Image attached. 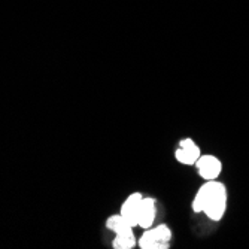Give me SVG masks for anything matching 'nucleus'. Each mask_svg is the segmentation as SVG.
<instances>
[{
    "instance_id": "39448f33",
    "label": "nucleus",
    "mask_w": 249,
    "mask_h": 249,
    "mask_svg": "<svg viewBox=\"0 0 249 249\" xmlns=\"http://www.w3.org/2000/svg\"><path fill=\"white\" fill-rule=\"evenodd\" d=\"M200 155H201V151H200L198 145L190 138L180 141L179 146L175 151V158L180 164H185V166L196 164V161L200 158Z\"/></svg>"
},
{
    "instance_id": "20e7f679",
    "label": "nucleus",
    "mask_w": 249,
    "mask_h": 249,
    "mask_svg": "<svg viewBox=\"0 0 249 249\" xmlns=\"http://www.w3.org/2000/svg\"><path fill=\"white\" fill-rule=\"evenodd\" d=\"M142 200L143 196L142 193H131L121 205L120 213L127 219V222L131 227H138V221H139V212L142 206Z\"/></svg>"
},
{
    "instance_id": "7ed1b4c3",
    "label": "nucleus",
    "mask_w": 249,
    "mask_h": 249,
    "mask_svg": "<svg viewBox=\"0 0 249 249\" xmlns=\"http://www.w3.org/2000/svg\"><path fill=\"white\" fill-rule=\"evenodd\" d=\"M198 170V175L205 179V180H215L219 178L222 172V163L219 158L211 154L200 155V158L194 164Z\"/></svg>"
},
{
    "instance_id": "f257e3e1",
    "label": "nucleus",
    "mask_w": 249,
    "mask_h": 249,
    "mask_svg": "<svg viewBox=\"0 0 249 249\" xmlns=\"http://www.w3.org/2000/svg\"><path fill=\"white\" fill-rule=\"evenodd\" d=\"M193 211L197 213H205L211 221H221L227 211V188L218 179L206 180L203 184L194 200Z\"/></svg>"
},
{
    "instance_id": "423d86ee",
    "label": "nucleus",
    "mask_w": 249,
    "mask_h": 249,
    "mask_svg": "<svg viewBox=\"0 0 249 249\" xmlns=\"http://www.w3.org/2000/svg\"><path fill=\"white\" fill-rule=\"evenodd\" d=\"M157 218V200L154 197H143L142 200V206L139 212V221H138V227L146 230L152 227Z\"/></svg>"
},
{
    "instance_id": "0eeeda50",
    "label": "nucleus",
    "mask_w": 249,
    "mask_h": 249,
    "mask_svg": "<svg viewBox=\"0 0 249 249\" xmlns=\"http://www.w3.org/2000/svg\"><path fill=\"white\" fill-rule=\"evenodd\" d=\"M106 227L114 231L115 236H121V234H130L133 233V229L131 225L127 222V219L121 215V213H117V215H112L106 219Z\"/></svg>"
},
{
    "instance_id": "f03ea898",
    "label": "nucleus",
    "mask_w": 249,
    "mask_h": 249,
    "mask_svg": "<svg viewBox=\"0 0 249 249\" xmlns=\"http://www.w3.org/2000/svg\"><path fill=\"white\" fill-rule=\"evenodd\" d=\"M172 240V230L166 224L152 225L146 229L139 239V246L142 249H167Z\"/></svg>"
},
{
    "instance_id": "6e6552de",
    "label": "nucleus",
    "mask_w": 249,
    "mask_h": 249,
    "mask_svg": "<svg viewBox=\"0 0 249 249\" xmlns=\"http://www.w3.org/2000/svg\"><path fill=\"white\" fill-rule=\"evenodd\" d=\"M134 245H136L134 233L115 236L114 242H112V246H114L115 249H131V248H134Z\"/></svg>"
}]
</instances>
